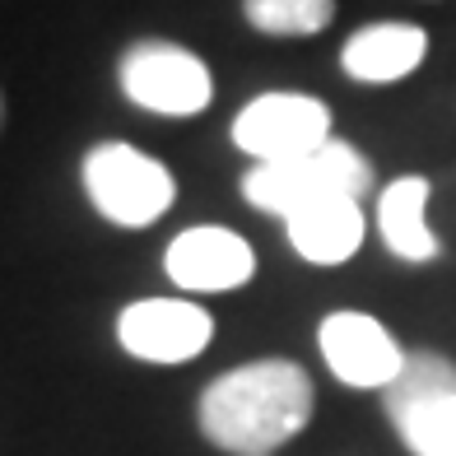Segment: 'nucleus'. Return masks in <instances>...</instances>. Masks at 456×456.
Returning a JSON list of instances; mask_svg holds the SVG:
<instances>
[{
    "label": "nucleus",
    "instance_id": "f257e3e1",
    "mask_svg": "<svg viewBox=\"0 0 456 456\" xmlns=\"http://www.w3.org/2000/svg\"><path fill=\"white\" fill-rule=\"evenodd\" d=\"M317 387L294 359H252L200 391L196 424L228 456H271L313 424Z\"/></svg>",
    "mask_w": 456,
    "mask_h": 456
},
{
    "label": "nucleus",
    "instance_id": "f03ea898",
    "mask_svg": "<svg viewBox=\"0 0 456 456\" xmlns=\"http://www.w3.org/2000/svg\"><path fill=\"white\" fill-rule=\"evenodd\" d=\"M372 163L354 150L349 140L330 135L326 144L307 150L298 159L280 163H252V173L242 177V200L256 205L261 215H298L307 205L322 200H363L372 191Z\"/></svg>",
    "mask_w": 456,
    "mask_h": 456
},
{
    "label": "nucleus",
    "instance_id": "7ed1b4c3",
    "mask_svg": "<svg viewBox=\"0 0 456 456\" xmlns=\"http://www.w3.org/2000/svg\"><path fill=\"white\" fill-rule=\"evenodd\" d=\"M79 182H85L89 205L117 228H150L173 210L177 182L168 163L135 150L126 140H98L79 159Z\"/></svg>",
    "mask_w": 456,
    "mask_h": 456
},
{
    "label": "nucleus",
    "instance_id": "20e7f679",
    "mask_svg": "<svg viewBox=\"0 0 456 456\" xmlns=\"http://www.w3.org/2000/svg\"><path fill=\"white\" fill-rule=\"evenodd\" d=\"M117 85L140 112L154 117H200L215 102L210 66L182 43L140 37L117 56Z\"/></svg>",
    "mask_w": 456,
    "mask_h": 456
},
{
    "label": "nucleus",
    "instance_id": "39448f33",
    "mask_svg": "<svg viewBox=\"0 0 456 456\" xmlns=\"http://www.w3.org/2000/svg\"><path fill=\"white\" fill-rule=\"evenodd\" d=\"M228 135L256 163L298 159V154L330 140V108L313 94L271 89V94H256L252 102H242V112L233 117Z\"/></svg>",
    "mask_w": 456,
    "mask_h": 456
},
{
    "label": "nucleus",
    "instance_id": "423d86ee",
    "mask_svg": "<svg viewBox=\"0 0 456 456\" xmlns=\"http://www.w3.org/2000/svg\"><path fill=\"white\" fill-rule=\"evenodd\" d=\"M215 336V317L191 298H140L121 307L117 345L140 363H191Z\"/></svg>",
    "mask_w": 456,
    "mask_h": 456
},
{
    "label": "nucleus",
    "instance_id": "0eeeda50",
    "mask_svg": "<svg viewBox=\"0 0 456 456\" xmlns=\"http://www.w3.org/2000/svg\"><path fill=\"white\" fill-rule=\"evenodd\" d=\"M317 349L326 368L359 391H387L405 368V349L396 345V336L368 313H330L317 326Z\"/></svg>",
    "mask_w": 456,
    "mask_h": 456
},
{
    "label": "nucleus",
    "instance_id": "6e6552de",
    "mask_svg": "<svg viewBox=\"0 0 456 456\" xmlns=\"http://www.w3.org/2000/svg\"><path fill=\"white\" fill-rule=\"evenodd\" d=\"M163 271L186 294H228L256 275V252L242 233L224 224L182 228L163 252Z\"/></svg>",
    "mask_w": 456,
    "mask_h": 456
},
{
    "label": "nucleus",
    "instance_id": "1a4fd4ad",
    "mask_svg": "<svg viewBox=\"0 0 456 456\" xmlns=\"http://www.w3.org/2000/svg\"><path fill=\"white\" fill-rule=\"evenodd\" d=\"M428 56V33L405 19H382V24H363L345 37L340 47V70L359 85H396L414 75Z\"/></svg>",
    "mask_w": 456,
    "mask_h": 456
},
{
    "label": "nucleus",
    "instance_id": "9d476101",
    "mask_svg": "<svg viewBox=\"0 0 456 456\" xmlns=\"http://www.w3.org/2000/svg\"><path fill=\"white\" fill-rule=\"evenodd\" d=\"M284 233H289V247H294L303 261L345 265L363 247L368 219L359 210V200H322V205H307V210L289 215Z\"/></svg>",
    "mask_w": 456,
    "mask_h": 456
},
{
    "label": "nucleus",
    "instance_id": "9b49d317",
    "mask_svg": "<svg viewBox=\"0 0 456 456\" xmlns=\"http://www.w3.org/2000/svg\"><path fill=\"white\" fill-rule=\"evenodd\" d=\"M428 191H433L428 177L405 173L396 182H387L378 196V233L410 265H424L443 252V242L428 228Z\"/></svg>",
    "mask_w": 456,
    "mask_h": 456
},
{
    "label": "nucleus",
    "instance_id": "f8f14e48",
    "mask_svg": "<svg viewBox=\"0 0 456 456\" xmlns=\"http://www.w3.org/2000/svg\"><path fill=\"white\" fill-rule=\"evenodd\" d=\"M452 391H456V363L447 354H438V349H414V354H405L401 378L382 391V410L396 424L410 410H419L438 396H452Z\"/></svg>",
    "mask_w": 456,
    "mask_h": 456
},
{
    "label": "nucleus",
    "instance_id": "ddd939ff",
    "mask_svg": "<svg viewBox=\"0 0 456 456\" xmlns=\"http://www.w3.org/2000/svg\"><path fill=\"white\" fill-rule=\"evenodd\" d=\"M242 19L265 37H317L336 19V0H242Z\"/></svg>",
    "mask_w": 456,
    "mask_h": 456
},
{
    "label": "nucleus",
    "instance_id": "4468645a",
    "mask_svg": "<svg viewBox=\"0 0 456 456\" xmlns=\"http://www.w3.org/2000/svg\"><path fill=\"white\" fill-rule=\"evenodd\" d=\"M396 433L410 456H456V391L410 410L405 419H396Z\"/></svg>",
    "mask_w": 456,
    "mask_h": 456
},
{
    "label": "nucleus",
    "instance_id": "2eb2a0df",
    "mask_svg": "<svg viewBox=\"0 0 456 456\" xmlns=\"http://www.w3.org/2000/svg\"><path fill=\"white\" fill-rule=\"evenodd\" d=\"M0 121H5V94H0Z\"/></svg>",
    "mask_w": 456,
    "mask_h": 456
}]
</instances>
